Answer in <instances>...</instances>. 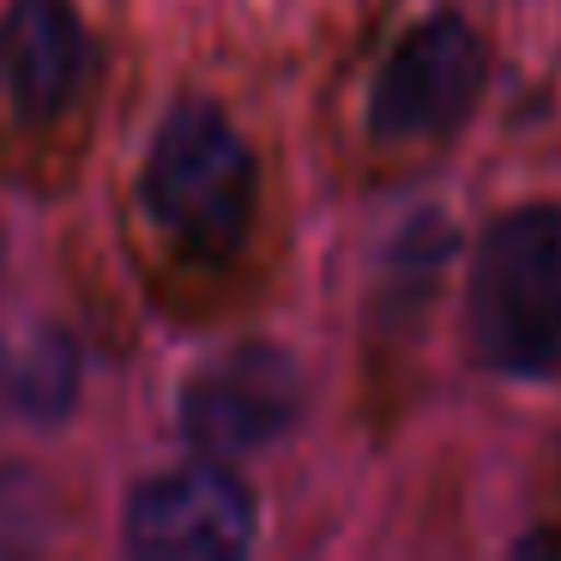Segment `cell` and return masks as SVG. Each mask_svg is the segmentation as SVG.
<instances>
[{"instance_id": "obj_3", "label": "cell", "mask_w": 561, "mask_h": 561, "mask_svg": "<svg viewBox=\"0 0 561 561\" xmlns=\"http://www.w3.org/2000/svg\"><path fill=\"white\" fill-rule=\"evenodd\" d=\"M489 85V49L459 13H428L380 61L368 91V134L380 146H428L465 127Z\"/></svg>"}, {"instance_id": "obj_2", "label": "cell", "mask_w": 561, "mask_h": 561, "mask_svg": "<svg viewBox=\"0 0 561 561\" xmlns=\"http://www.w3.org/2000/svg\"><path fill=\"white\" fill-rule=\"evenodd\" d=\"M471 344L507 380L561 368V206H519L489 224L471 266Z\"/></svg>"}, {"instance_id": "obj_4", "label": "cell", "mask_w": 561, "mask_h": 561, "mask_svg": "<svg viewBox=\"0 0 561 561\" xmlns=\"http://www.w3.org/2000/svg\"><path fill=\"white\" fill-rule=\"evenodd\" d=\"M122 537L146 561H230L254 543V495L230 465H175L127 495Z\"/></svg>"}, {"instance_id": "obj_1", "label": "cell", "mask_w": 561, "mask_h": 561, "mask_svg": "<svg viewBox=\"0 0 561 561\" xmlns=\"http://www.w3.org/2000/svg\"><path fill=\"white\" fill-rule=\"evenodd\" d=\"M151 224L187 260H230L248 242L260 199V170L248 139L211 103H182L163 115L139 175Z\"/></svg>"}, {"instance_id": "obj_5", "label": "cell", "mask_w": 561, "mask_h": 561, "mask_svg": "<svg viewBox=\"0 0 561 561\" xmlns=\"http://www.w3.org/2000/svg\"><path fill=\"white\" fill-rule=\"evenodd\" d=\"M175 411H182V428L199 453L236 459V453H254L296 428V416H302V375L272 344H236V351L194 368Z\"/></svg>"}, {"instance_id": "obj_6", "label": "cell", "mask_w": 561, "mask_h": 561, "mask_svg": "<svg viewBox=\"0 0 561 561\" xmlns=\"http://www.w3.org/2000/svg\"><path fill=\"white\" fill-rule=\"evenodd\" d=\"M98 79V43L73 0H13L0 25V98L25 122H61Z\"/></svg>"}]
</instances>
